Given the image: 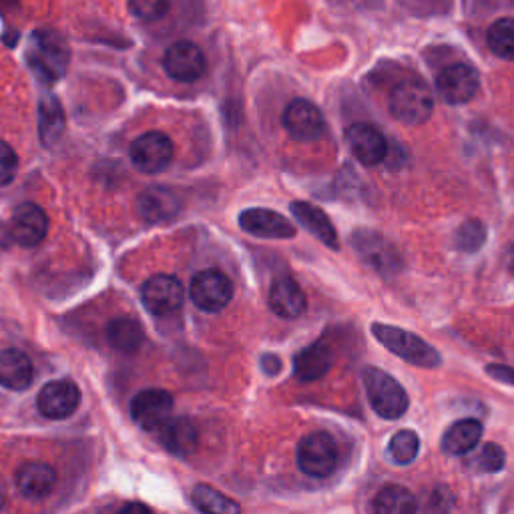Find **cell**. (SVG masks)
Masks as SVG:
<instances>
[{
  "label": "cell",
  "instance_id": "cell-24",
  "mask_svg": "<svg viewBox=\"0 0 514 514\" xmlns=\"http://www.w3.org/2000/svg\"><path fill=\"white\" fill-rule=\"evenodd\" d=\"M482 438V424L474 418L454 422L442 436V450L450 456H462L472 452Z\"/></svg>",
  "mask_w": 514,
  "mask_h": 514
},
{
  "label": "cell",
  "instance_id": "cell-6",
  "mask_svg": "<svg viewBox=\"0 0 514 514\" xmlns=\"http://www.w3.org/2000/svg\"><path fill=\"white\" fill-rule=\"evenodd\" d=\"M352 245L362 260L376 272H380L384 276H392V274L400 272L402 257H400L396 245H392L380 233L370 231V229H360L352 235Z\"/></svg>",
  "mask_w": 514,
  "mask_h": 514
},
{
  "label": "cell",
  "instance_id": "cell-29",
  "mask_svg": "<svg viewBox=\"0 0 514 514\" xmlns=\"http://www.w3.org/2000/svg\"><path fill=\"white\" fill-rule=\"evenodd\" d=\"M486 43L492 55H496L502 61H514V19H498L490 25Z\"/></svg>",
  "mask_w": 514,
  "mask_h": 514
},
{
  "label": "cell",
  "instance_id": "cell-23",
  "mask_svg": "<svg viewBox=\"0 0 514 514\" xmlns=\"http://www.w3.org/2000/svg\"><path fill=\"white\" fill-rule=\"evenodd\" d=\"M290 209H292L294 217L302 223V227H306L324 245H328L332 249L340 247L336 227L332 225V221H330V217L326 215L324 209H320L318 205H312L308 201H294L290 205Z\"/></svg>",
  "mask_w": 514,
  "mask_h": 514
},
{
  "label": "cell",
  "instance_id": "cell-7",
  "mask_svg": "<svg viewBox=\"0 0 514 514\" xmlns=\"http://www.w3.org/2000/svg\"><path fill=\"white\" fill-rule=\"evenodd\" d=\"M129 155L139 171L153 175L165 171L171 165L175 149L173 141L165 133L149 131L131 143Z\"/></svg>",
  "mask_w": 514,
  "mask_h": 514
},
{
  "label": "cell",
  "instance_id": "cell-34",
  "mask_svg": "<svg viewBox=\"0 0 514 514\" xmlns=\"http://www.w3.org/2000/svg\"><path fill=\"white\" fill-rule=\"evenodd\" d=\"M129 11L139 21H157L169 11V5L165 0H133L129 3Z\"/></svg>",
  "mask_w": 514,
  "mask_h": 514
},
{
  "label": "cell",
  "instance_id": "cell-17",
  "mask_svg": "<svg viewBox=\"0 0 514 514\" xmlns=\"http://www.w3.org/2000/svg\"><path fill=\"white\" fill-rule=\"evenodd\" d=\"M436 89L448 105H464L478 91V73L468 65H450L438 75Z\"/></svg>",
  "mask_w": 514,
  "mask_h": 514
},
{
  "label": "cell",
  "instance_id": "cell-22",
  "mask_svg": "<svg viewBox=\"0 0 514 514\" xmlns=\"http://www.w3.org/2000/svg\"><path fill=\"white\" fill-rule=\"evenodd\" d=\"M35 370L27 354L21 350H5L0 352V386L7 390L23 392L33 384Z\"/></svg>",
  "mask_w": 514,
  "mask_h": 514
},
{
  "label": "cell",
  "instance_id": "cell-36",
  "mask_svg": "<svg viewBox=\"0 0 514 514\" xmlns=\"http://www.w3.org/2000/svg\"><path fill=\"white\" fill-rule=\"evenodd\" d=\"M486 374L492 376V378L498 380V382H504V384L514 386V368L500 366V364H492V366H486Z\"/></svg>",
  "mask_w": 514,
  "mask_h": 514
},
{
  "label": "cell",
  "instance_id": "cell-5",
  "mask_svg": "<svg viewBox=\"0 0 514 514\" xmlns=\"http://www.w3.org/2000/svg\"><path fill=\"white\" fill-rule=\"evenodd\" d=\"M298 466L312 478H328L338 464V446L328 432H312L298 442Z\"/></svg>",
  "mask_w": 514,
  "mask_h": 514
},
{
  "label": "cell",
  "instance_id": "cell-37",
  "mask_svg": "<svg viewBox=\"0 0 514 514\" xmlns=\"http://www.w3.org/2000/svg\"><path fill=\"white\" fill-rule=\"evenodd\" d=\"M262 368H264V372L268 376H276L282 370V360L278 356H274V354H266L262 358Z\"/></svg>",
  "mask_w": 514,
  "mask_h": 514
},
{
  "label": "cell",
  "instance_id": "cell-11",
  "mask_svg": "<svg viewBox=\"0 0 514 514\" xmlns=\"http://www.w3.org/2000/svg\"><path fill=\"white\" fill-rule=\"evenodd\" d=\"M284 127L290 133L292 139L312 143L320 139L326 131V119L320 113V109L306 101V99H296L292 101L286 111H284Z\"/></svg>",
  "mask_w": 514,
  "mask_h": 514
},
{
  "label": "cell",
  "instance_id": "cell-39",
  "mask_svg": "<svg viewBox=\"0 0 514 514\" xmlns=\"http://www.w3.org/2000/svg\"><path fill=\"white\" fill-rule=\"evenodd\" d=\"M3 506H5V492L0 488V510H3Z\"/></svg>",
  "mask_w": 514,
  "mask_h": 514
},
{
  "label": "cell",
  "instance_id": "cell-31",
  "mask_svg": "<svg viewBox=\"0 0 514 514\" xmlns=\"http://www.w3.org/2000/svg\"><path fill=\"white\" fill-rule=\"evenodd\" d=\"M418 450H420V438L414 430L396 432L388 446V454H390L392 462H396L400 466L414 462L418 456Z\"/></svg>",
  "mask_w": 514,
  "mask_h": 514
},
{
  "label": "cell",
  "instance_id": "cell-8",
  "mask_svg": "<svg viewBox=\"0 0 514 514\" xmlns=\"http://www.w3.org/2000/svg\"><path fill=\"white\" fill-rule=\"evenodd\" d=\"M191 302L209 314L221 312L233 298V284L219 270H203L191 280Z\"/></svg>",
  "mask_w": 514,
  "mask_h": 514
},
{
  "label": "cell",
  "instance_id": "cell-9",
  "mask_svg": "<svg viewBox=\"0 0 514 514\" xmlns=\"http://www.w3.org/2000/svg\"><path fill=\"white\" fill-rule=\"evenodd\" d=\"M173 396L161 388H149L139 392L131 402L133 420L149 432H159L161 426L171 418Z\"/></svg>",
  "mask_w": 514,
  "mask_h": 514
},
{
  "label": "cell",
  "instance_id": "cell-25",
  "mask_svg": "<svg viewBox=\"0 0 514 514\" xmlns=\"http://www.w3.org/2000/svg\"><path fill=\"white\" fill-rule=\"evenodd\" d=\"M332 366V352L322 344H312L304 348L294 360V372L302 382H314L328 374Z\"/></svg>",
  "mask_w": 514,
  "mask_h": 514
},
{
  "label": "cell",
  "instance_id": "cell-32",
  "mask_svg": "<svg viewBox=\"0 0 514 514\" xmlns=\"http://www.w3.org/2000/svg\"><path fill=\"white\" fill-rule=\"evenodd\" d=\"M486 235H488L486 225L480 219H468L456 231V237H454L456 239V247L460 251L474 253V251H478L484 245Z\"/></svg>",
  "mask_w": 514,
  "mask_h": 514
},
{
  "label": "cell",
  "instance_id": "cell-21",
  "mask_svg": "<svg viewBox=\"0 0 514 514\" xmlns=\"http://www.w3.org/2000/svg\"><path fill=\"white\" fill-rule=\"evenodd\" d=\"M270 308L276 316L286 318V320H296L300 318L306 308V294L302 292V288L298 286V282H294L292 278H280L272 284L270 290Z\"/></svg>",
  "mask_w": 514,
  "mask_h": 514
},
{
  "label": "cell",
  "instance_id": "cell-12",
  "mask_svg": "<svg viewBox=\"0 0 514 514\" xmlns=\"http://www.w3.org/2000/svg\"><path fill=\"white\" fill-rule=\"evenodd\" d=\"M239 227L245 233L262 239H292L298 233L296 225L290 219H286L278 211L264 207L245 209L239 215Z\"/></svg>",
  "mask_w": 514,
  "mask_h": 514
},
{
  "label": "cell",
  "instance_id": "cell-15",
  "mask_svg": "<svg viewBox=\"0 0 514 514\" xmlns=\"http://www.w3.org/2000/svg\"><path fill=\"white\" fill-rule=\"evenodd\" d=\"M7 229L15 243L23 247H35L49 231V217L39 205L23 203L13 211Z\"/></svg>",
  "mask_w": 514,
  "mask_h": 514
},
{
  "label": "cell",
  "instance_id": "cell-4",
  "mask_svg": "<svg viewBox=\"0 0 514 514\" xmlns=\"http://www.w3.org/2000/svg\"><path fill=\"white\" fill-rule=\"evenodd\" d=\"M390 113L404 125H422L430 119L434 99L430 89L420 81H402L390 93Z\"/></svg>",
  "mask_w": 514,
  "mask_h": 514
},
{
  "label": "cell",
  "instance_id": "cell-38",
  "mask_svg": "<svg viewBox=\"0 0 514 514\" xmlns=\"http://www.w3.org/2000/svg\"><path fill=\"white\" fill-rule=\"evenodd\" d=\"M117 514H153L149 506H145L143 502H129L125 504Z\"/></svg>",
  "mask_w": 514,
  "mask_h": 514
},
{
  "label": "cell",
  "instance_id": "cell-18",
  "mask_svg": "<svg viewBox=\"0 0 514 514\" xmlns=\"http://www.w3.org/2000/svg\"><path fill=\"white\" fill-rule=\"evenodd\" d=\"M139 215L149 223H159L175 217L181 209V199L173 189L167 187H147L137 199Z\"/></svg>",
  "mask_w": 514,
  "mask_h": 514
},
{
  "label": "cell",
  "instance_id": "cell-2",
  "mask_svg": "<svg viewBox=\"0 0 514 514\" xmlns=\"http://www.w3.org/2000/svg\"><path fill=\"white\" fill-rule=\"evenodd\" d=\"M362 380L366 386L368 400L380 418L398 420L406 414L410 400L398 380H394L390 374L374 366H368L364 370Z\"/></svg>",
  "mask_w": 514,
  "mask_h": 514
},
{
  "label": "cell",
  "instance_id": "cell-19",
  "mask_svg": "<svg viewBox=\"0 0 514 514\" xmlns=\"http://www.w3.org/2000/svg\"><path fill=\"white\" fill-rule=\"evenodd\" d=\"M17 488L23 496L41 500L47 498L57 486V472L45 462H27L15 474Z\"/></svg>",
  "mask_w": 514,
  "mask_h": 514
},
{
  "label": "cell",
  "instance_id": "cell-1",
  "mask_svg": "<svg viewBox=\"0 0 514 514\" xmlns=\"http://www.w3.org/2000/svg\"><path fill=\"white\" fill-rule=\"evenodd\" d=\"M372 334L386 350H390L394 356L412 366L434 370L442 364L440 354L428 342H424L420 336L412 332L388 324H374Z\"/></svg>",
  "mask_w": 514,
  "mask_h": 514
},
{
  "label": "cell",
  "instance_id": "cell-26",
  "mask_svg": "<svg viewBox=\"0 0 514 514\" xmlns=\"http://www.w3.org/2000/svg\"><path fill=\"white\" fill-rule=\"evenodd\" d=\"M107 340L115 350H119L123 354H135L143 346L145 332L135 318L119 316L109 322Z\"/></svg>",
  "mask_w": 514,
  "mask_h": 514
},
{
  "label": "cell",
  "instance_id": "cell-16",
  "mask_svg": "<svg viewBox=\"0 0 514 514\" xmlns=\"http://www.w3.org/2000/svg\"><path fill=\"white\" fill-rule=\"evenodd\" d=\"M346 143L352 155L368 167L382 163L388 155L386 137L370 123H354L346 129Z\"/></svg>",
  "mask_w": 514,
  "mask_h": 514
},
{
  "label": "cell",
  "instance_id": "cell-30",
  "mask_svg": "<svg viewBox=\"0 0 514 514\" xmlns=\"http://www.w3.org/2000/svg\"><path fill=\"white\" fill-rule=\"evenodd\" d=\"M39 127H41V139L47 147L55 145L59 137L63 135L65 129V115L55 97H45L41 103V117H39Z\"/></svg>",
  "mask_w": 514,
  "mask_h": 514
},
{
  "label": "cell",
  "instance_id": "cell-40",
  "mask_svg": "<svg viewBox=\"0 0 514 514\" xmlns=\"http://www.w3.org/2000/svg\"><path fill=\"white\" fill-rule=\"evenodd\" d=\"M510 270L514 272V253H510Z\"/></svg>",
  "mask_w": 514,
  "mask_h": 514
},
{
  "label": "cell",
  "instance_id": "cell-20",
  "mask_svg": "<svg viewBox=\"0 0 514 514\" xmlns=\"http://www.w3.org/2000/svg\"><path fill=\"white\" fill-rule=\"evenodd\" d=\"M157 434H159V442L163 444V448L179 458L191 456L195 452L197 440H199L195 424L183 416L169 418Z\"/></svg>",
  "mask_w": 514,
  "mask_h": 514
},
{
  "label": "cell",
  "instance_id": "cell-35",
  "mask_svg": "<svg viewBox=\"0 0 514 514\" xmlns=\"http://www.w3.org/2000/svg\"><path fill=\"white\" fill-rule=\"evenodd\" d=\"M17 169H19L17 153L13 151L11 145L0 141V187L9 185L17 177Z\"/></svg>",
  "mask_w": 514,
  "mask_h": 514
},
{
  "label": "cell",
  "instance_id": "cell-3",
  "mask_svg": "<svg viewBox=\"0 0 514 514\" xmlns=\"http://www.w3.org/2000/svg\"><path fill=\"white\" fill-rule=\"evenodd\" d=\"M29 63L37 77L47 83L59 81L69 65V45L55 31H39L29 45Z\"/></svg>",
  "mask_w": 514,
  "mask_h": 514
},
{
  "label": "cell",
  "instance_id": "cell-14",
  "mask_svg": "<svg viewBox=\"0 0 514 514\" xmlns=\"http://www.w3.org/2000/svg\"><path fill=\"white\" fill-rule=\"evenodd\" d=\"M163 69L173 81L193 83L205 73V57L195 43L179 41L167 49Z\"/></svg>",
  "mask_w": 514,
  "mask_h": 514
},
{
  "label": "cell",
  "instance_id": "cell-27",
  "mask_svg": "<svg viewBox=\"0 0 514 514\" xmlns=\"http://www.w3.org/2000/svg\"><path fill=\"white\" fill-rule=\"evenodd\" d=\"M414 494L400 484L384 486L374 498V514H416Z\"/></svg>",
  "mask_w": 514,
  "mask_h": 514
},
{
  "label": "cell",
  "instance_id": "cell-28",
  "mask_svg": "<svg viewBox=\"0 0 514 514\" xmlns=\"http://www.w3.org/2000/svg\"><path fill=\"white\" fill-rule=\"evenodd\" d=\"M191 500L203 514H241L239 502L209 484H197L191 492Z\"/></svg>",
  "mask_w": 514,
  "mask_h": 514
},
{
  "label": "cell",
  "instance_id": "cell-33",
  "mask_svg": "<svg viewBox=\"0 0 514 514\" xmlns=\"http://www.w3.org/2000/svg\"><path fill=\"white\" fill-rule=\"evenodd\" d=\"M504 464H506V454H504V450H502L498 444H494V442L484 444L482 450L476 454V458H474V462H472V466H474L478 472H488V474L502 470Z\"/></svg>",
  "mask_w": 514,
  "mask_h": 514
},
{
  "label": "cell",
  "instance_id": "cell-13",
  "mask_svg": "<svg viewBox=\"0 0 514 514\" xmlns=\"http://www.w3.org/2000/svg\"><path fill=\"white\" fill-rule=\"evenodd\" d=\"M81 390L73 380H53L43 386L37 398L39 412L51 420H63L77 412Z\"/></svg>",
  "mask_w": 514,
  "mask_h": 514
},
{
  "label": "cell",
  "instance_id": "cell-10",
  "mask_svg": "<svg viewBox=\"0 0 514 514\" xmlns=\"http://www.w3.org/2000/svg\"><path fill=\"white\" fill-rule=\"evenodd\" d=\"M183 298L185 290L181 282L165 274L149 278L141 288V300L153 316H169L177 312L183 304Z\"/></svg>",
  "mask_w": 514,
  "mask_h": 514
}]
</instances>
